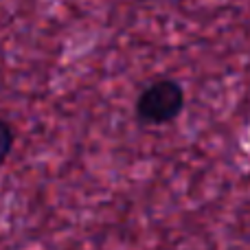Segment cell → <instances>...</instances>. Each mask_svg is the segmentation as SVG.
<instances>
[{
	"instance_id": "obj_1",
	"label": "cell",
	"mask_w": 250,
	"mask_h": 250,
	"mask_svg": "<svg viewBox=\"0 0 250 250\" xmlns=\"http://www.w3.org/2000/svg\"><path fill=\"white\" fill-rule=\"evenodd\" d=\"M185 86L173 77H158L138 92L134 112L138 123L158 127L176 121L185 110Z\"/></svg>"
},
{
	"instance_id": "obj_2",
	"label": "cell",
	"mask_w": 250,
	"mask_h": 250,
	"mask_svg": "<svg viewBox=\"0 0 250 250\" xmlns=\"http://www.w3.org/2000/svg\"><path fill=\"white\" fill-rule=\"evenodd\" d=\"M13 145H16V132H13V125L7 119L0 117V167L7 163V158L11 156Z\"/></svg>"
}]
</instances>
